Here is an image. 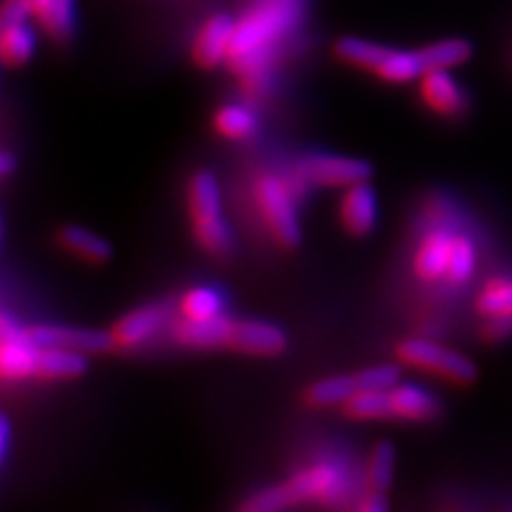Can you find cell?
Instances as JSON below:
<instances>
[{
  "instance_id": "obj_1",
  "label": "cell",
  "mask_w": 512,
  "mask_h": 512,
  "mask_svg": "<svg viewBox=\"0 0 512 512\" xmlns=\"http://www.w3.org/2000/svg\"><path fill=\"white\" fill-rule=\"evenodd\" d=\"M301 20L303 0H256L235 22V39L227 64L252 99H261L269 92V71L276 54Z\"/></svg>"
},
{
  "instance_id": "obj_2",
  "label": "cell",
  "mask_w": 512,
  "mask_h": 512,
  "mask_svg": "<svg viewBox=\"0 0 512 512\" xmlns=\"http://www.w3.org/2000/svg\"><path fill=\"white\" fill-rule=\"evenodd\" d=\"M355 474L340 459H320L301 468L280 485L269 487L250 498L242 512H288L297 508L335 510L352 504Z\"/></svg>"
},
{
  "instance_id": "obj_3",
  "label": "cell",
  "mask_w": 512,
  "mask_h": 512,
  "mask_svg": "<svg viewBox=\"0 0 512 512\" xmlns=\"http://www.w3.org/2000/svg\"><path fill=\"white\" fill-rule=\"evenodd\" d=\"M355 421H410L427 423L440 416V399L416 384H395L387 391H365L352 395L342 406Z\"/></svg>"
},
{
  "instance_id": "obj_4",
  "label": "cell",
  "mask_w": 512,
  "mask_h": 512,
  "mask_svg": "<svg viewBox=\"0 0 512 512\" xmlns=\"http://www.w3.org/2000/svg\"><path fill=\"white\" fill-rule=\"evenodd\" d=\"M186 203L197 246L214 259H229L235 252V237L222 214V195L216 175L210 171H197L192 175Z\"/></svg>"
},
{
  "instance_id": "obj_5",
  "label": "cell",
  "mask_w": 512,
  "mask_h": 512,
  "mask_svg": "<svg viewBox=\"0 0 512 512\" xmlns=\"http://www.w3.org/2000/svg\"><path fill=\"white\" fill-rule=\"evenodd\" d=\"M301 186H308L293 171V180L280 173H261L254 180L252 197L265 231L286 250L299 246L301 224L297 216V197Z\"/></svg>"
},
{
  "instance_id": "obj_6",
  "label": "cell",
  "mask_w": 512,
  "mask_h": 512,
  "mask_svg": "<svg viewBox=\"0 0 512 512\" xmlns=\"http://www.w3.org/2000/svg\"><path fill=\"white\" fill-rule=\"evenodd\" d=\"M333 52L350 67L372 73L387 84H410L425 75L419 50L408 52L359 37H342L335 41Z\"/></svg>"
},
{
  "instance_id": "obj_7",
  "label": "cell",
  "mask_w": 512,
  "mask_h": 512,
  "mask_svg": "<svg viewBox=\"0 0 512 512\" xmlns=\"http://www.w3.org/2000/svg\"><path fill=\"white\" fill-rule=\"evenodd\" d=\"M397 359L410 367H416V370L436 374L453 384H472L478 378V367L470 357L423 338H412L399 344Z\"/></svg>"
},
{
  "instance_id": "obj_8",
  "label": "cell",
  "mask_w": 512,
  "mask_h": 512,
  "mask_svg": "<svg viewBox=\"0 0 512 512\" xmlns=\"http://www.w3.org/2000/svg\"><path fill=\"white\" fill-rule=\"evenodd\" d=\"M295 173L308 186L318 188H348L352 184L372 178V165L367 160L335 154H308L303 156Z\"/></svg>"
},
{
  "instance_id": "obj_9",
  "label": "cell",
  "mask_w": 512,
  "mask_h": 512,
  "mask_svg": "<svg viewBox=\"0 0 512 512\" xmlns=\"http://www.w3.org/2000/svg\"><path fill=\"white\" fill-rule=\"evenodd\" d=\"M235 39V20L229 18L227 13H216L212 18H207L199 30L195 39H192L190 54L192 60L203 71H214L220 64H227L231 47Z\"/></svg>"
},
{
  "instance_id": "obj_10",
  "label": "cell",
  "mask_w": 512,
  "mask_h": 512,
  "mask_svg": "<svg viewBox=\"0 0 512 512\" xmlns=\"http://www.w3.org/2000/svg\"><path fill=\"white\" fill-rule=\"evenodd\" d=\"M455 235L457 233L451 227H444V224L423 233L412 256V271L416 278L429 284L446 280Z\"/></svg>"
},
{
  "instance_id": "obj_11",
  "label": "cell",
  "mask_w": 512,
  "mask_h": 512,
  "mask_svg": "<svg viewBox=\"0 0 512 512\" xmlns=\"http://www.w3.org/2000/svg\"><path fill=\"white\" fill-rule=\"evenodd\" d=\"M286 333L265 320H233L229 350L248 357H278L286 350Z\"/></svg>"
},
{
  "instance_id": "obj_12",
  "label": "cell",
  "mask_w": 512,
  "mask_h": 512,
  "mask_svg": "<svg viewBox=\"0 0 512 512\" xmlns=\"http://www.w3.org/2000/svg\"><path fill=\"white\" fill-rule=\"evenodd\" d=\"M32 342L47 348H67L84 355H101L114 348V338L109 331H94L82 327H60V325H39L28 329Z\"/></svg>"
},
{
  "instance_id": "obj_13",
  "label": "cell",
  "mask_w": 512,
  "mask_h": 512,
  "mask_svg": "<svg viewBox=\"0 0 512 512\" xmlns=\"http://www.w3.org/2000/svg\"><path fill=\"white\" fill-rule=\"evenodd\" d=\"M338 216L342 229L352 237H365L376 229L378 197L370 180L344 188Z\"/></svg>"
},
{
  "instance_id": "obj_14",
  "label": "cell",
  "mask_w": 512,
  "mask_h": 512,
  "mask_svg": "<svg viewBox=\"0 0 512 512\" xmlns=\"http://www.w3.org/2000/svg\"><path fill=\"white\" fill-rule=\"evenodd\" d=\"M167 320L169 308L165 303H148V306L131 310L109 331L111 338H114V348L131 350L146 344L152 335L167 325Z\"/></svg>"
},
{
  "instance_id": "obj_15",
  "label": "cell",
  "mask_w": 512,
  "mask_h": 512,
  "mask_svg": "<svg viewBox=\"0 0 512 512\" xmlns=\"http://www.w3.org/2000/svg\"><path fill=\"white\" fill-rule=\"evenodd\" d=\"M421 99L427 109L444 118H457L466 111V94L448 71H431L421 77Z\"/></svg>"
},
{
  "instance_id": "obj_16",
  "label": "cell",
  "mask_w": 512,
  "mask_h": 512,
  "mask_svg": "<svg viewBox=\"0 0 512 512\" xmlns=\"http://www.w3.org/2000/svg\"><path fill=\"white\" fill-rule=\"evenodd\" d=\"M233 320L227 314L205 320V323H192V320L180 318V323L171 329L173 340L188 348H229Z\"/></svg>"
},
{
  "instance_id": "obj_17",
  "label": "cell",
  "mask_w": 512,
  "mask_h": 512,
  "mask_svg": "<svg viewBox=\"0 0 512 512\" xmlns=\"http://www.w3.org/2000/svg\"><path fill=\"white\" fill-rule=\"evenodd\" d=\"M58 244L64 252L73 254L75 259L84 261L88 265H103L111 259L114 248L105 237L96 235L90 229L77 227V224H67L58 231Z\"/></svg>"
},
{
  "instance_id": "obj_18",
  "label": "cell",
  "mask_w": 512,
  "mask_h": 512,
  "mask_svg": "<svg viewBox=\"0 0 512 512\" xmlns=\"http://www.w3.org/2000/svg\"><path fill=\"white\" fill-rule=\"evenodd\" d=\"M88 370V355L67 348L39 346L35 378L41 380H73Z\"/></svg>"
},
{
  "instance_id": "obj_19",
  "label": "cell",
  "mask_w": 512,
  "mask_h": 512,
  "mask_svg": "<svg viewBox=\"0 0 512 512\" xmlns=\"http://www.w3.org/2000/svg\"><path fill=\"white\" fill-rule=\"evenodd\" d=\"M37 47L35 30L28 22L0 26V60L7 69H20L32 58Z\"/></svg>"
},
{
  "instance_id": "obj_20",
  "label": "cell",
  "mask_w": 512,
  "mask_h": 512,
  "mask_svg": "<svg viewBox=\"0 0 512 512\" xmlns=\"http://www.w3.org/2000/svg\"><path fill=\"white\" fill-rule=\"evenodd\" d=\"M214 131L229 141H246L259 131V118L248 105H222L212 118Z\"/></svg>"
},
{
  "instance_id": "obj_21",
  "label": "cell",
  "mask_w": 512,
  "mask_h": 512,
  "mask_svg": "<svg viewBox=\"0 0 512 512\" xmlns=\"http://www.w3.org/2000/svg\"><path fill=\"white\" fill-rule=\"evenodd\" d=\"M180 318L192 320V323H205V320H212L224 314V299L214 288L197 286L190 288L178 303Z\"/></svg>"
},
{
  "instance_id": "obj_22",
  "label": "cell",
  "mask_w": 512,
  "mask_h": 512,
  "mask_svg": "<svg viewBox=\"0 0 512 512\" xmlns=\"http://www.w3.org/2000/svg\"><path fill=\"white\" fill-rule=\"evenodd\" d=\"M355 374L352 376H331L310 384L306 391V402L312 408H333L344 406L352 395H357Z\"/></svg>"
},
{
  "instance_id": "obj_23",
  "label": "cell",
  "mask_w": 512,
  "mask_h": 512,
  "mask_svg": "<svg viewBox=\"0 0 512 512\" xmlns=\"http://www.w3.org/2000/svg\"><path fill=\"white\" fill-rule=\"evenodd\" d=\"M419 54L423 60L425 73L448 71L470 60L472 45L466 39H446L423 47Z\"/></svg>"
},
{
  "instance_id": "obj_24",
  "label": "cell",
  "mask_w": 512,
  "mask_h": 512,
  "mask_svg": "<svg viewBox=\"0 0 512 512\" xmlns=\"http://www.w3.org/2000/svg\"><path fill=\"white\" fill-rule=\"evenodd\" d=\"M365 487L370 491L387 493L395 476V448L391 442H378L365 463Z\"/></svg>"
},
{
  "instance_id": "obj_25",
  "label": "cell",
  "mask_w": 512,
  "mask_h": 512,
  "mask_svg": "<svg viewBox=\"0 0 512 512\" xmlns=\"http://www.w3.org/2000/svg\"><path fill=\"white\" fill-rule=\"evenodd\" d=\"M476 308L485 318L512 316V278L495 276L480 288Z\"/></svg>"
},
{
  "instance_id": "obj_26",
  "label": "cell",
  "mask_w": 512,
  "mask_h": 512,
  "mask_svg": "<svg viewBox=\"0 0 512 512\" xmlns=\"http://www.w3.org/2000/svg\"><path fill=\"white\" fill-rule=\"evenodd\" d=\"M476 263H478L476 244L468 235L457 233L453 242L451 263H448V271H446V282L451 286L468 284L476 271Z\"/></svg>"
},
{
  "instance_id": "obj_27",
  "label": "cell",
  "mask_w": 512,
  "mask_h": 512,
  "mask_svg": "<svg viewBox=\"0 0 512 512\" xmlns=\"http://www.w3.org/2000/svg\"><path fill=\"white\" fill-rule=\"evenodd\" d=\"M399 367L393 363H380V365H372L365 367V370L355 374V382L359 393L365 391H387L395 384H399Z\"/></svg>"
},
{
  "instance_id": "obj_28",
  "label": "cell",
  "mask_w": 512,
  "mask_h": 512,
  "mask_svg": "<svg viewBox=\"0 0 512 512\" xmlns=\"http://www.w3.org/2000/svg\"><path fill=\"white\" fill-rule=\"evenodd\" d=\"M73 22H75V0H54L52 15L43 26V32L56 41H67L73 32Z\"/></svg>"
},
{
  "instance_id": "obj_29",
  "label": "cell",
  "mask_w": 512,
  "mask_h": 512,
  "mask_svg": "<svg viewBox=\"0 0 512 512\" xmlns=\"http://www.w3.org/2000/svg\"><path fill=\"white\" fill-rule=\"evenodd\" d=\"M483 340L495 344V342H504L508 338H512V316H489L485 318L483 331Z\"/></svg>"
},
{
  "instance_id": "obj_30",
  "label": "cell",
  "mask_w": 512,
  "mask_h": 512,
  "mask_svg": "<svg viewBox=\"0 0 512 512\" xmlns=\"http://www.w3.org/2000/svg\"><path fill=\"white\" fill-rule=\"evenodd\" d=\"M346 512H389L387 495L367 489L365 495H359L355 502L348 504Z\"/></svg>"
},
{
  "instance_id": "obj_31",
  "label": "cell",
  "mask_w": 512,
  "mask_h": 512,
  "mask_svg": "<svg viewBox=\"0 0 512 512\" xmlns=\"http://www.w3.org/2000/svg\"><path fill=\"white\" fill-rule=\"evenodd\" d=\"M28 20H30V13L24 0H3V9H0V26L28 22Z\"/></svg>"
},
{
  "instance_id": "obj_32",
  "label": "cell",
  "mask_w": 512,
  "mask_h": 512,
  "mask_svg": "<svg viewBox=\"0 0 512 512\" xmlns=\"http://www.w3.org/2000/svg\"><path fill=\"white\" fill-rule=\"evenodd\" d=\"M28 13H30V20H35L39 24V28L43 30V26L47 24L54 9V0H24Z\"/></svg>"
},
{
  "instance_id": "obj_33",
  "label": "cell",
  "mask_w": 512,
  "mask_h": 512,
  "mask_svg": "<svg viewBox=\"0 0 512 512\" xmlns=\"http://www.w3.org/2000/svg\"><path fill=\"white\" fill-rule=\"evenodd\" d=\"M15 165H18V158H15L11 152H3L0 154V173H3V178H7V175L13 173Z\"/></svg>"
},
{
  "instance_id": "obj_34",
  "label": "cell",
  "mask_w": 512,
  "mask_h": 512,
  "mask_svg": "<svg viewBox=\"0 0 512 512\" xmlns=\"http://www.w3.org/2000/svg\"><path fill=\"white\" fill-rule=\"evenodd\" d=\"M0 431H3V457H7L9 442H11V425L7 419H3V427H0Z\"/></svg>"
}]
</instances>
